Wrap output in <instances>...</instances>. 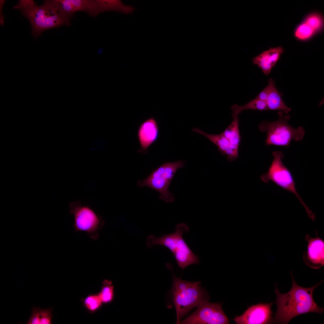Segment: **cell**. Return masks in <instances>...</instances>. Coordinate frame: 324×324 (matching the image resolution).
Returning a JSON list of instances; mask_svg holds the SVG:
<instances>
[{"label":"cell","mask_w":324,"mask_h":324,"mask_svg":"<svg viewBox=\"0 0 324 324\" xmlns=\"http://www.w3.org/2000/svg\"><path fill=\"white\" fill-rule=\"evenodd\" d=\"M290 273L292 286L288 293H281L275 283L277 309L272 320L274 323L287 324L294 317L302 314L315 312L320 314L324 312V308L317 305L313 296L315 289L324 280L312 287L305 288L298 285L292 273Z\"/></svg>","instance_id":"cell-1"},{"label":"cell","mask_w":324,"mask_h":324,"mask_svg":"<svg viewBox=\"0 0 324 324\" xmlns=\"http://www.w3.org/2000/svg\"><path fill=\"white\" fill-rule=\"evenodd\" d=\"M14 8L20 10L29 21L32 34L35 38L46 30L67 26L51 0H44L40 6L38 5L33 0H20Z\"/></svg>","instance_id":"cell-2"},{"label":"cell","mask_w":324,"mask_h":324,"mask_svg":"<svg viewBox=\"0 0 324 324\" xmlns=\"http://www.w3.org/2000/svg\"><path fill=\"white\" fill-rule=\"evenodd\" d=\"M171 294L176 312V324H178L182 318L192 309L209 299V296L201 287L200 282H189L175 275H173Z\"/></svg>","instance_id":"cell-3"},{"label":"cell","mask_w":324,"mask_h":324,"mask_svg":"<svg viewBox=\"0 0 324 324\" xmlns=\"http://www.w3.org/2000/svg\"><path fill=\"white\" fill-rule=\"evenodd\" d=\"M176 231L157 238L153 236H148L146 245L149 248L156 245H163L168 248L173 254L178 267L182 270L194 264H198L199 258L195 255L183 238V235L189 231L187 225L184 223L177 225Z\"/></svg>","instance_id":"cell-4"},{"label":"cell","mask_w":324,"mask_h":324,"mask_svg":"<svg viewBox=\"0 0 324 324\" xmlns=\"http://www.w3.org/2000/svg\"><path fill=\"white\" fill-rule=\"evenodd\" d=\"M278 118L273 122L264 121L259 125L260 130L266 133L265 145L278 146H290L292 140L300 141L302 140L305 131L302 127L294 128L288 124L290 116L284 115L281 111L278 113Z\"/></svg>","instance_id":"cell-5"},{"label":"cell","mask_w":324,"mask_h":324,"mask_svg":"<svg viewBox=\"0 0 324 324\" xmlns=\"http://www.w3.org/2000/svg\"><path fill=\"white\" fill-rule=\"evenodd\" d=\"M272 155L273 159L271 165L268 172L261 176V180L265 183L272 181L280 188L293 194L304 206L308 216L313 220H314V214L298 193L293 175L282 161L283 153L280 151H275L273 152Z\"/></svg>","instance_id":"cell-6"},{"label":"cell","mask_w":324,"mask_h":324,"mask_svg":"<svg viewBox=\"0 0 324 324\" xmlns=\"http://www.w3.org/2000/svg\"><path fill=\"white\" fill-rule=\"evenodd\" d=\"M184 161L178 160L164 164L153 171L146 178L139 180V187H148L153 189L160 194L159 198L166 202H173L174 196L169 190V188L178 169L183 167Z\"/></svg>","instance_id":"cell-7"},{"label":"cell","mask_w":324,"mask_h":324,"mask_svg":"<svg viewBox=\"0 0 324 324\" xmlns=\"http://www.w3.org/2000/svg\"><path fill=\"white\" fill-rule=\"evenodd\" d=\"M70 212L74 217V226L76 232H86L94 240L98 238L99 232L104 224L100 216L88 206H82L80 201L70 204Z\"/></svg>","instance_id":"cell-8"},{"label":"cell","mask_w":324,"mask_h":324,"mask_svg":"<svg viewBox=\"0 0 324 324\" xmlns=\"http://www.w3.org/2000/svg\"><path fill=\"white\" fill-rule=\"evenodd\" d=\"M222 304L206 301L198 306L195 311L178 324H227L229 320L221 307Z\"/></svg>","instance_id":"cell-9"},{"label":"cell","mask_w":324,"mask_h":324,"mask_svg":"<svg viewBox=\"0 0 324 324\" xmlns=\"http://www.w3.org/2000/svg\"><path fill=\"white\" fill-rule=\"evenodd\" d=\"M273 303H260L248 308L234 320L238 324H267L273 320L271 307Z\"/></svg>","instance_id":"cell-10"},{"label":"cell","mask_w":324,"mask_h":324,"mask_svg":"<svg viewBox=\"0 0 324 324\" xmlns=\"http://www.w3.org/2000/svg\"><path fill=\"white\" fill-rule=\"evenodd\" d=\"M314 238L307 235L308 241L307 250L303 254V259L306 264L314 269H318L324 265V242L318 236Z\"/></svg>","instance_id":"cell-11"},{"label":"cell","mask_w":324,"mask_h":324,"mask_svg":"<svg viewBox=\"0 0 324 324\" xmlns=\"http://www.w3.org/2000/svg\"><path fill=\"white\" fill-rule=\"evenodd\" d=\"M135 8L126 5L119 0H89L86 13L90 16L95 17L107 11H115L128 14L133 13Z\"/></svg>","instance_id":"cell-12"},{"label":"cell","mask_w":324,"mask_h":324,"mask_svg":"<svg viewBox=\"0 0 324 324\" xmlns=\"http://www.w3.org/2000/svg\"><path fill=\"white\" fill-rule=\"evenodd\" d=\"M159 134L158 124L155 118L151 117L140 125L137 136L140 148L139 153H146L149 147L157 140Z\"/></svg>","instance_id":"cell-13"},{"label":"cell","mask_w":324,"mask_h":324,"mask_svg":"<svg viewBox=\"0 0 324 324\" xmlns=\"http://www.w3.org/2000/svg\"><path fill=\"white\" fill-rule=\"evenodd\" d=\"M58 14L67 26L71 25L70 20L78 11L86 12L89 0H51Z\"/></svg>","instance_id":"cell-14"},{"label":"cell","mask_w":324,"mask_h":324,"mask_svg":"<svg viewBox=\"0 0 324 324\" xmlns=\"http://www.w3.org/2000/svg\"><path fill=\"white\" fill-rule=\"evenodd\" d=\"M284 51V49L281 46L270 48L253 58L252 62L258 66L265 75H268Z\"/></svg>","instance_id":"cell-15"},{"label":"cell","mask_w":324,"mask_h":324,"mask_svg":"<svg viewBox=\"0 0 324 324\" xmlns=\"http://www.w3.org/2000/svg\"><path fill=\"white\" fill-rule=\"evenodd\" d=\"M192 130L205 136L215 144L219 151L226 155L228 161H233L238 158V150L233 147L222 133L218 134H210L197 128L193 129Z\"/></svg>","instance_id":"cell-16"},{"label":"cell","mask_w":324,"mask_h":324,"mask_svg":"<svg viewBox=\"0 0 324 324\" xmlns=\"http://www.w3.org/2000/svg\"><path fill=\"white\" fill-rule=\"evenodd\" d=\"M281 96L282 94L276 88L274 82L266 101L268 110H279L284 113H287L291 111V108L285 104Z\"/></svg>","instance_id":"cell-17"},{"label":"cell","mask_w":324,"mask_h":324,"mask_svg":"<svg viewBox=\"0 0 324 324\" xmlns=\"http://www.w3.org/2000/svg\"><path fill=\"white\" fill-rule=\"evenodd\" d=\"M232 117L231 123L221 133L233 147L238 150L241 140L238 114L232 112Z\"/></svg>","instance_id":"cell-18"},{"label":"cell","mask_w":324,"mask_h":324,"mask_svg":"<svg viewBox=\"0 0 324 324\" xmlns=\"http://www.w3.org/2000/svg\"><path fill=\"white\" fill-rule=\"evenodd\" d=\"M53 308L43 309L33 307L31 316L27 324H51L52 318Z\"/></svg>","instance_id":"cell-19"},{"label":"cell","mask_w":324,"mask_h":324,"mask_svg":"<svg viewBox=\"0 0 324 324\" xmlns=\"http://www.w3.org/2000/svg\"><path fill=\"white\" fill-rule=\"evenodd\" d=\"M231 109L232 112L238 114L243 111L246 110H257L260 111L268 110L266 101L256 98L243 105L234 104L232 106Z\"/></svg>","instance_id":"cell-20"},{"label":"cell","mask_w":324,"mask_h":324,"mask_svg":"<svg viewBox=\"0 0 324 324\" xmlns=\"http://www.w3.org/2000/svg\"><path fill=\"white\" fill-rule=\"evenodd\" d=\"M98 294L103 303H107L112 301L114 297L113 287L110 282H104V286Z\"/></svg>","instance_id":"cell-21"},{"label":"cell","mask_w":324,"mask_h":324,"mask_svg":"<svg viewBox=\"0 0 324 324\" xmlns=\"http://www.w3.org/2000/svg\"><path fill=\"white\" fill-rule=\"evenodd\" d=\"M84 303L88 310L94 311L100 307L103 302L98 294L88 296L85 299Z\"/></svg>","instance_id":"cell-22"},{"label":"cell","mask_w":324,"mask_h":324,"mask_svg":"<svg viewBox=\"0 0 324 324\" xmlns=\"http://www.w3.org/2000/svg\"><path fill=\"white\" fill-rule=\"evenodd\" d=\"M314 32V31L305 22L297 28L295 35L299 39H305L310 37Z\"/></svg>","instance_id":"cell-23"},{"label":"cell","mask_w":324,"mask_h":324,"mask_svg":"<svg viewBox=\"0 0 324 324\" xmlns=\"http://www.w3.org/2000/svg\"><path fill=\"white\" fill-rule=\"evenodd\" d=\"M305 22L314 31L320 28L322 22L320 16L314 14L309 16Z\"/></svg>","instance_id":"cell-24"},{"label":"cell","mask_w":324,"mask_h":324,"mask_svg":"<svg viewBox=\"0 0 324 324\" xmlns=\"http://www.w3.org/2000/svg\"><path fill=\"white\" fill-rule=\"evenodd\" d=\"M274 82V80L272 78L270 79L268 81V85L260 93L256 98L266 101L267 98L272 85Z\"/></svg>","instance_id":"cell-25"},{"label":"cell","mask_w":324,"mask_h":324,"mask_svg":"<svg viewBox=\"0 0 324 324\" xmlns=\"http://www.w3.org/2000/svg\"><path fill=\"white\" fill-rule=\"evenodd\" d=\"M5 0H0V23L2 26L4 25V16L2 12V9L3 5Z\"/></svg>","instance_id":"cell-26"}]
</instances>
